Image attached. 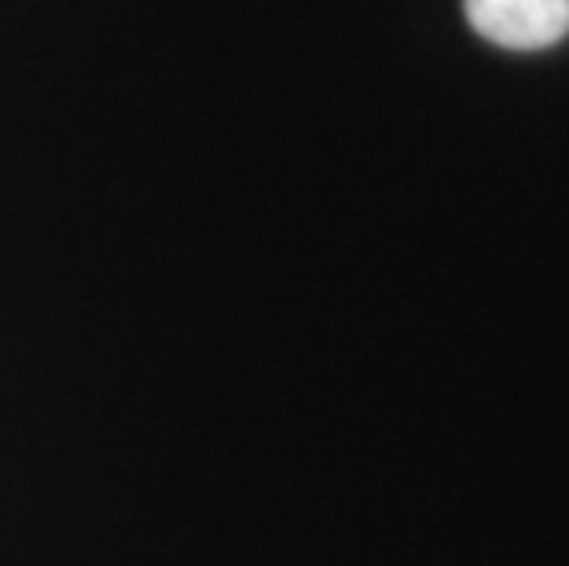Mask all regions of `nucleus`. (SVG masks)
<instances>
[{
    "label": "nucleus",
    "instance_id": "1",
    "mask_svg": "<svg viewBox=\"0 0 569 566\" xmlns=\"http://www.w3.org/2000/svg\"><path fill=\"white\" fill-rule=\"evenodd\" d=\"M463 11L481 38L511 52H540L569 33V0H463Z\"/></svg>",
    "mask_w": 569,
    "mask_h": 566
}]
</instances>
